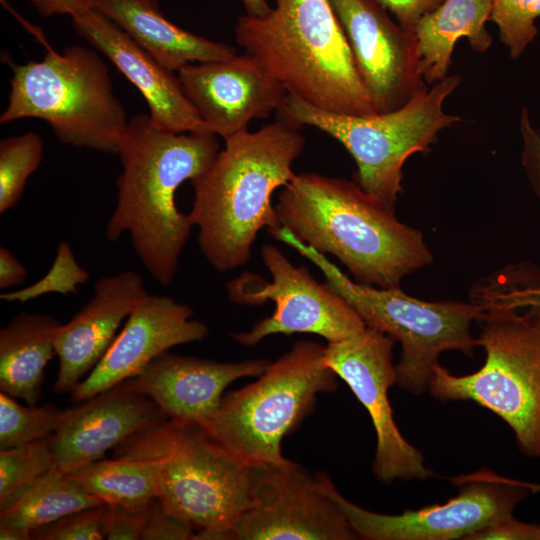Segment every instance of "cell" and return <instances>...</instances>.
Masks as SVG:
<instances>
[{
  "label": "cell",
  "instance_id": "6da1fadb",
  "mask_svg": "<svg viewBox=\"0 0 540 540\" xmlns=\"http://www.w3.org/2000/svg\"><path fill=\"white\" fill-rule=\"evenodd\" d=\"M219 151L217 135L168 131L146 114L130 118L123 132L117 154L122 172L105 234L113 242L127 233L142 265L161 285L172 282L193 227L177 207L176 191L203 173Z\"/></svg>",
  "mask_w": 540,
  "mask_h": 540
},
{
  "label": "cell",
  "instance_id": "7a4b0ae2",
  "mask_svg": "<svg viewBox=\"0 0 540 540\" xmlns=\"http://www.w3.org/2000/svg\"><path fill=\"white\" fill-rule=\"evenodd\" d=\"M275 207L284 228L336 257L357 283L397 288L406 275L433 262L423 233L355 181L298 173L282 187Z\"/></svg>",
  "mask_w": 540,
  "mask_h": 540
},
{
  "label": "cell",
  "instance_id": "3957f363",
  "mask_svg": "<svg viewBox=\"0 0 540 540\" xmlns=\"http://www.w3.org/2000/svg\"><path fill=\"white\" fill-rule=\"evenodd\" d=\"M299 128L276 119L257 131L233 134L211 165L191 180L194 200L188 215L198 228L202 255L218 272L247 264L261 229L272 233L282 227L272 195L296 174L293 165L305 145Z\"/></svg>",
  "mask_w": 540,
  "mask_h": 540
},
{
  "label": "cell",
  "instance_id": "277c9868",
  "mask_svg": "<svg viewBox=\"0 0 540 540\" xmlns=\"http://www.w3.org/2000/svg\"><path fill=\"white\" fill-rule=\"evenodd\" d=\"M263 17L244 15L235 40L288 94L345 115L377 114L330 0H275Z\"/></svg>",
  "mask_w": 540,
  "mask_h": 540
},
{
  "label": "cell",
  "instance_id": "5b68a950",
  "mask_svg": "<svg viewBox=\"0 0 540 540\" xmlns=\"http://www.w3.org/2000/svg\"><path fill=\"white\" fill-rule=\"evenodd\" d=\"M114 456L158 458V498L195 531L219 540L250 503V466L202 426L167 419L114 448Z\"/></svg>",
  "mask_w": 540,
  "mask_h": 540
},
{
  "label": "cell",
  "instance_id": "8992f818",
  "mask_svg": "<svg viewBox=\"0 0 540 540\" xmlns=\"http://www.w3.org/2000/svg\"><path fill=\"white\" fill-rule=\"evenodd\" d=\"M9 65L11 89L1 124L38 118L64 144L118 154L129 119L96 51L79 45L61 53L48 48L41 60Z\"/></svg>",
  "mask_w": 540,
  "mask_h": 540
},
{
  "label": "cell",
  "instance_id": "52a82bcc",
  "mask_svg": "<svg viewBox=\"0 0 540 540\" xmlns=\"http://www.w3.org/2000/svg\"><path fill=\"white\" fill-rule=\"evenodd\" d=\"M272 235L315 264L327 283L348 302L366 326L401 343L396 384L408 393L421 395L428 391L443 352L456 350L471 356L478 346L471 324L483 315L480 304L424 301L407 295L400 287L363 285L349 279L324 254L298 240L286 228Z\"/></svg>",
  "mask_w": 540,
  "mask_h": 540
},
{
  "label": "cell",
  "instance_id": "ba28073f",
  "mask_svg": "<svg viewBox=\"0 0 540 540\" xmlns=\"http://www.w3.org/2000/svg\"><path fill=\"white\" fill-rule=\"evenodd\" d=\"M481 306L483 366L458 376L438 364L428 391L440 401H473L492 411L512 429L524 454L540 457V307L520 313Z\"/></svg>",
  "mask_w": 540,
  "mask_h": 540
},
{
  "label": "cell",
  "instance_id": "9c48e42d",
  "mask_svg": "<svg viewBox=\"0 0 540 540\" xmlns=\"http://www.w3.org/2000/svg\"><path fill=\"white\" fill-rule=\"evenodd\" d=\"M460 83L459 75H447L399 109L363 116L328 112L288 94L276 117L297 127L313 126L335 138L356 163L355 182L394 208L407 159L426 151L443 129L461 120L443 108Z\"/></svg>",
  "mask_w": 540,
  "mask_h": 540
},
{
  "label": "cell",
  "instance_id": "30bf717a",
  "mask_svg": "<svg viewBox=\"0 0 540 540\" xmlns=\"http://www.w3.org/2000/svg\"><path fill=\"white\" fill-rule=\"evenodd\" d=\"M337 375L326 362V346L298 341L258 379L222 398L206 430L248 466L295 464L281 453V441L315 407L319 393L337 388Z\"/></svg>",
  "mask_w": 540,
  "mask_h": 540
},
{
  "label": "cell",
  "instance_id": "8fae6325",
  "mask_svg": "<svg viewBox=\"0 0 540 540\" xmlns=\"http://www.w3.org/2000/svg\"><path fill=\"white\" fill-rule=\"evenodd\" d=\"M315 478L319 488L342 510L358 539L366 540H466L513 516L515 507L532 493L527 482L481 470L452 479L459 492L443 504L388 515L352 503L325 473Z\"/></svg>",
  "mask_w": 540,
  "mask_h": 540
},
{
  "label": "cell",
  "instance_id": "7c38bea8",
  "mask_svg": "<svg viewBox=\"0 0 540 540\" xmlns=\"http://www.w3.org/2000/svg\"><path fill=\"white\" fill-rule=\"evenodd\" d=\"M261 257L272 281L243 273L226 284L228 298L240 305L275 303L274 313L247 332L230 336L253 346L273 334H317L328 343L346 339L366 325L348 302L327 282L319 283L304 266H295L276 246L265 244Z\"/></svg>",
  "mask_w": 540,
  "mask_h": 540
},
{
  "label": "cell",
  "instance_id": "4fadbf2b",
  "mask_svg": "<svg viewBox=\"0 0 540 540\" xmlns=\"http://www.w3.org/2000/svg\"><path fill=\"white\" fill-rule=\"evenodd\" d=\"M337 503L300 465L250 466V503L219 540H352Z\"/></svg>",
  "mask_w": 540,
  "mask_h": 540
},
{
  "label": "cell",
  "instance_id": "5bb4252c",
  "mask_svg": "<svg viewBox=\"0 0 540 540\" xmlns=\"http://www.w3.org/2000/svg\"><path fill=\"white\" fill-rule=\"evenodd\" d=\"M393 344L390 336L366 326L346 339L326 345L328 366L347 383L371 417L377 440L372 469L385 484L396 479L425 480L435 475L425 466L422 452L402 436L393 418L388 398V390L397 377Z\"/></svg>",
  "mask_w": 540,
  "mask_h": 540
},
{
  "label": "cell",
  "instance_id": "9a60e30c",
  "mask_svg": "<svg viewBox=\"0 0 540 540\" xmlns=\"http://www.w3.org/2000/svg\"><path fill=\"white\" fill-rule=\"evenodd\" d=\"M377 114L401 108L428 85L415 34L375 0H330Z\"/></svg>",
  "mask_w": 540,
  "mask_h": 540
},
{
  "label": "cell",
  "instance_id": "2e32d148",
  "mask_svg": "<svg viewBox=\"0 0 540 540\" xmlns=\"http://www.w3.org/2000/svg\"><path fill=\"white\" fill-rule=\"evenodd\" d=\"M185 95L208 130L223 139L248 129L284 104L288 92L252 55L189 63L177 72Z\"/></svg>",
  "mask_w": 540,
  "mask_h": 540
},
{
  "label": "cell",
  "instance_id": "e0dca14e",
  "mask_svg": "<svg viewBox=\"0 0 540 540\" xmlns=\"http://www.w3.org/2000/svg\"><path fill=\"white\" fill-rule=\"evenodd\" d=\"M193 315L187 304L148 293L127 317L98 364L71 393L72 401L84 402L137 376L174 346L204 339L208 327Z\"/></svg>",
  "mask_w": 540,
  "mask_h": 540
},
{
  "label": "cell",
  "instance_id": "ac0fdd59",
  "mask_svg": "<svg viewBox=\"0 0 540 540\" xmlns=\"http://www.w3.org/2000/svg\"><path fill=\"white\" fill-rule=\"evenodd\" d=\"M266 359L216 362L164 352L125 382L149 397L168 419L205 429L214 420L225 389L235 380L259 377Z\"/></svg>",
  "mask_w": 540,
  "mask_h": 540
},
{
  "label": "cell",
  "instance_id": "d6986e66",
  "mask_svg": "<svg viewBox=\"0 0 540 540\" xmlns=\"http://www.w3.org/2000/svg\"><path fill=\"white\" fill-rule=\"evenodd\" d=\"M168 417L125 381L77 406L50 438L54 467L62 473L103 459L106 451Z\"/></svg>",
  "mask_w": 540,
  "mask_h": 540
},
{
  "label": "cell",
  "instance_id": "ffe728a7",
  "mask_svg": "<svg viewBox=\"0 0 540 540\" xmlns=\"http://www.w3.org/2000/svg\"><path fill=\"white\" fill-rule=\"evenodd\" d=\"M147 294L142 277L130 270L95 282L92 298L57 332L59 367L55 393L74 391L104 356L122 322Z\"/></svg>",
  "mask_w": 540,
  "mask_h": 540
},
{
  "label": "cell",
  "instance_id": "44dd1931",
  "mask_svg": "<svg viewBox=\"0 0 540 540\" xmlns=\"http://www.w3.org/2000/svg\"><path fill=\"white\" fill-rule=\"evenodd\" d=\"M76 32L101 52L138 89L149 115L172 132H208L173 71L100 12L72 17ZM213 134V133H212Z\"/></svg>",
  "mask_w": 540,
  "mask_h": 540
},
{
  "label": "cell",
  "instance_id": "7402d4cb",
  "mask_svg": "<svg viewBox=\"0 0 540 540\" xmlns=\"http://www.w3.org/2000/svg\"><path fill=\"white\" fill-rule=\"evenodd\" d=\"M100 12L162 65L177 72L189 63L236 55L233 46L193 34L168 20L157 0H90Z\"/></svg>",
  "mask_w": 540,
  "mask_h": 540
},
{
  "label": "cell",
  "instance_id": "603a6c76",
  "mask_svg": "<svg viewBox=\"0 0 540 540\" xmlns=\"http://www.w3.org/2000/svg\"><path fill=\"white\" fill-rule=\"evenodd\" d=\"M61 325L49 315L21 312L0 330L1 392L36 405Z\"/></svg>",
  "mask_w": 540,
  "mask_h": 540
},
{
  "label": "cell",
  "instance_id": "cb8c5ba5",
  "mask_svg": "<svg viewBox=\"0 0 540 540\" xmlns=\"http://www.w3.org/2000/svg\"><path fill=\"white\" fill-rule=\"evenodd\" d=\"M491 6V0H444L420 20L415 36L420 70L427 85L448 75L453 49L460 38H467L476 52L490 48L492 36L485 25L490 20Z\"/></svg>",
  "mask_w": 540,
  "mask_h": 540
},
{
  "label": "cell",
  "instance_id": "d4e9b609",
  "mask_svg": "<svg viewBox=\"0 0 540 540\" xmlns=\"http://www.w3.org/2000/svg\"><path fill=\"white\" fill-rule=\"evenodd\" d=\"M158 458L114 456L81 466L68 474L103 503L139 509L158 496Z\"/></svg>",
  "mask_w": 540,
  "mask_h": 540
},
{
  "label": "cell",
  "instance_id": "484cf974",
  "mask_svg": "<svg viewBox=\"0 0 540 540\" xmlns=\"http://www.w3.org/2000/svg\"><path fill=\"white\" fill-rule=\"evenodd\" d=\"M103 504L87 493L68 473L54 466L41 478L0 504V524L30 531L70 513Z\"/></svg>",
  "mask_w": 540,
  "mask_h": 540
},
{
  "label": "cell",
  "instance_id": "4316f807",
  "mask_svg": "<svg viewBox=\"0 0 540 540\" xmlns=\"http://www.w3.org/2000/svg\"><path fill=\"white\" fill-rule=\"evenodd\" d=\"M77 406L60 409L51 404L23 406L0 393V450L53 435L75 413Z\"/></svg>",
  "mask_w": 540,
  "mask_h": 540
},
{
  "label": "cell",
  "instance_id": "83f0119b",
  "mask_svg": "<svg viewBox=\"0 0 540 540\" xmlns=\"http://www.w3.org/2000/svg\"><path fill=\"white\" fill-rule=\"evenodd\" d=\"M43 153V141L33 131L0 141L1 214L20 201L28 178L41 164Z\"/></svg>",
  "mask_w": 540,
  "mask_h": 540
},
{
  "label": "cell",
  "instance_id": "f1b7e54d",
  "mask_svg": "<svg viewBox=\"0 0 540 540\" xmlns=\"http://www.w3.org/2000/svg\"><path fill=\"white\" fill-rule=\"evenodd\" d=\"M51 436L0 450V504L53 468Z\"/></svg>",
  "mask_w": 540,
  "mask_h": 540
},
{
  "label": "cell",
  "instance_id": "f546056e",
  "mask_svg": "<svg viewBox=\"0 0 540 540\" xmlns=\"http://www.w3.org/2000/svg\"><path fill=\"white\" fill-rule=\"evenodd\" d=\"M490 20L499 31V39L509 56H522L538 34L536 20L540 17V0H491Z\"/></svg>",
  "mask_w": 540,
  "mask_h": 540
},
{
  "label": "cell",
  "instance_id": "4dcf8cb0",
  "mask_svg": "<svg viewBox=\"0 0 540 540\" xmlns=\"http://www.w3.org/2000/svg\"><path fill=\"white\" fill-rule=\"evenodd\" d=\"M476 293L483 304L516 309L540 307V279L525 278L520 269L505 270L484 280Z\"/></svg>",
  "mask_w": 540,
  "mask_h": 540
},
{
  "label": "cell",
  "instance_id": "1f68e13d",
  "mask_svg": "<svg viewBox=\"0 0 540 540\" xmlns=\"http://www.w3.org/2000/svg\"><path fill=\"white\" fill-rule=\"evenodd\" d=\"M89 274L74 259L70 246L62 241L57 247L56 258L50 271L39 282L18 291L3 293L4 301H25L47 292H58L63 295L75 293L79 284L85 283Z\"/></svg>",
  "mask_w": 540,
  "mask_h": 540
},
{
  "label": "cell",
  "instance_id": "d6a6232c",
  "mask_svg": "<svg viewBox=\"0 0 540 540\" xmlns=\"http://www.w3.org/2000/svg\"><path fill=\"white\" fill-rule=\"evenodd\" d=\"M34 540L106 539V503L70 513L31 530Z\"/></svg>",
  "mask_w": 540,
  "mask_h": 540
},
{
  "label": "cell",
  "instance_id": "836d02e7",
  "mask_svg": "<svg viewBox=\"0 0 540 540\" xmlns=\"http://www.w3.org/2000/svg\"><path fill=\"white\" fill-rule=\"evenodd\" d=\"M195 534L189 524L170 513L157 497L151 503L141 540H194Z\"/></svg>",
  "mask_w": 540,
  "mask_h": 540
},
{
  "label": "cell",
  "instance_id": "e575fe53",
  "mask_svg": "<svg viewBox=\"0 0 540 540\" xmlns=\"http://www.w3.org/2000/svg\"><path fill=\"white\" fill-rule=\"evenodd\" d=\"M151 503L139 509L106 504V539L141 540Z\"/></svg>",
  "mask_w": 540,
  "mask_h": 540
},
{
  "label": "cell",
  "instance_id": "d590c367",
  "mask_svg": "<svg viewBox=\"0 0 540 540\" xmlns=\"http://www.w3.org/2000/svg\"><path fill=\"white\" fill-rule=\"evenodd\" d=\"M519 128L522 137L521 164L533 191L540 198V130L533 125L526 107L520 112Z\"/></svg>",
  "mask_w": 540,
  "mask_h": 540
},
{
  "label": "cell",
  "instance_id": "8d00e7d4",
  "mask_svg": "<svg viewBox=\"0 0 540 540\" xmlns=\"http://www.w3.org/2000/svg\"><path fill=\"white\" fill-rule=\"evenodd\" d=\"M466 540H540V523H525L511 516L473 533Z\"/></svg>",
  "mask_w": 540,
  "mask_h": 540
},
{
  "label": "cell",
  "instance_id": "74e56055",
  "mask_svg": "<svg viewBox=\"0 0 540 540\" xmlns=\"http://www.w3.org/2000/svg\"><path fill=\"white\" fill-rule=\"evenodd\" d=\"M385 10L393 13L398 24L407 32L415 34L420 20L435 10L444 0H375Z\"/></svg>",
  "mask_w": 540,
  "mask_h": 540
},
{
  "label": "cell",
  "instance_id": "f35d334b",
  "mask_svg": "<svg viewBox=\"0 0 540 540\" xmlns=\"http://www.w3.org/2000/svg\"><path fill=\"white\" fill-rule=\"evenodd\" d=\"M43 17L70 15L71 18L92 9L90 0H29Z\"/></svg>",
  "mask_w": 540,
  "mask_h": 540
},
{
  "label": "cell",
  "instance_id": "ab89813d",
  "mask_svg": "<svg viewBox=\"0 0 540 540\" xmlns=\"http://www.w3.org/2000/svg\"><path fill=\"white\" fill-rule=\"evenodd\" d=\"M25 266L7 248L0 247V288L7 289L21 284L26 278Z\"/></svg>",
  "mask_w": 540,
  "mask_h": 540
},
{
  "label": "cell",
  "instance_id": "60d3db41",
  "mask_svg": "<svg viewBox=\"0 0 540 540\" xmlns=\"http://www.w3.org/2000/svg\"><path fill=\"white\" fill-rule=\"evenodd\" d=\"M0 539L1 540H30L31 531L29 529L9 525L0 524Z\"/></svg>",
  "mask_w": 540,
  "mask_h": 540
},
{
  "label": "cell",
  "instance_id": "b9f144b4",
  "mask_svg": "<svg viewBox=\"0 0 540 540\" xmlns=\"http://www.w3.org/2000/svg\"><path fill=\"white\" fill-rule=\"evenodd\" d=\"M242 2L246 9V14L253 17H263L272 9L267 0H242Z\"/></svg>",
  "mask_w": 540,
  "mask_h": 540
},
{
  "label": "cell",
  "instance_id": "7bdbcfd3",
  "mask_svg": "<svg viewBox=\"0 0 540 540\" xmlns=\"http://www.w3.org/2000/svg\"><path fill=\"white\" fill-rule=\"evenodd\" d=\"M528 486L532 493L540 492V484L528 483Z\"/></svg>",
  "mask_w": 540,
  "mask_h": 540
}]
</instances>
